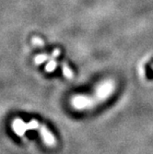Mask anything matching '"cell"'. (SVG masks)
Returning a JSON list of instances; mask_svg holds the SVG:
<instances>
[{"label": "cell", "instance_id": "cell-1", "mask_svg": "<svg viewBox=\"0 0 153 154\" xmlns=\"http://www.w3.org/2000/svg\"><path fill=\"white\" fill-rule=\"evenodd\" d=\"M41 135L43 137V139L44 140V142L47 145H54L55 140H54V136L50 133V131L46 128L45 125H41Z\"/></svg>", "mask_w": 153, "mask_h": 154}, {"label": "cell", "instance_id": "cell-2", "mask_svg": "<svg viewBox=\"0 0 153 154\" xmlns=\"http://www.w3.org/2000/svg\"><path fill=\"white\" fill-rule=\"evenodd\" d=\"M13 129L19 136H22L27 130V124L20 119H16L13 122Z\"/></svg>", "mask_w": 153, "mask_h": 154}, {"label": "cell", "instance_id": "cell-3", "mask_svg": "<svg viewBox=\"0 0 153 154\" xmlns=\"http://www.w3.org/2000/svg\"><path fill=\"white\" fill-rule=\"evenodd\" d=\"M145 71H146L147 78L148 79H153V69H152L150 64H146L145 65Z\"/></svg>", "mask_w": 153, "mask_h": 154}, {"label": "cell", "instance_id": "cell-4", "mask_svg": "<svg viewBox=\"0 0 153 154\" xmlns=\"http://www.w3.org/2000/svg\"><path fill=\"white\" fill-rule=\"evenodd\" d=\"M38 128H39V123L35 120H32L29 124H27V129H37Z\"/></svg>", "mask_w": 153, "mask_h": 154}, {"label": "cell", "instance_id": "cell-5", "mask_svg": "<svg viewBox=\"0 0 153 154\" xmlns=\"http://www.w3.org/2000/svg\"><path fill=\"white\" fill-rule=\"evenodd\" d=\"M64 75L66 77V78H72V72L70 71V69L68 68V66H65L64 68Z\"/></svg>", "mask_w": 153, "mask_h": 154}, {"label": "cell", "instance_id": "cell-6", "mask_svg": "<svg viewBox=\"0 0 153 154\" xmlns=\"http://www.w3.org/2000/svg\"><path fill=\"white\" fill-rule=\"evenodd\" d=\"M152 62H153V59H152Z\"/></svg>", "mask_w": 153, "mask_h": 154}]
</instances>
